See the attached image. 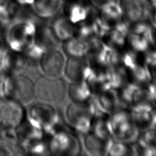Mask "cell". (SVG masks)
<instances>
[{"instance_id":"obj_5","label":"cell","mask_w":156,"mask_h":156,"mask_svg":"<svg viewBox=\"0 0 156 156\" xmlns=\"http://www.w3.org/2000/svg\"><path fill=\"white\" fill-rule=\"evenodd\" d=\"M35 98V83L33 80L23 74H12L7 98L23 105L30 103Z\"/></svg>"},{"instance_id":"obj_7","label":"cell","mask_w":156,"mask_h":156,"mask_svg":"<svg viewBox=\"0 0 156 156\" xmlns=\"http://www.w3.org/2000/svg\"><path fill=\"white\" fill-rule=\"evenodd\" d=\"M66 57L58 48L45 52L39 60L41 71L45 76L58 77L63 73Z\"/></svg>"},{"instance_id":"obj_9","label":"cell","mask_w":156,"mask_h":156,"mask_svg":"<svg viewBox=\"0 0 156 156\" xmlns=\"http://www.w3.org/2000/svg\"><path fill=\"white\" fill-rule=\"evenodd\" d=\"M60 41L51 25L40 24L37 25L32 45L44 54L49 50L57 48Z\"/></svg>"},{"instance_id":"obj_16","label":"cell","mask_w":156,"mask_h":156,"mask_svg":"<svg viewBox=\"0 0 156 156\" xmlns=\"http://www.w3.org/2000/svg\"><path fill=\"white\" fill-rule=\"evenodd\" d=\"M10 74L0 73V99L7 98L9 96Z\"/></svg>"},{"instance_id":"obj_2","label":"cell","mask_w":156,"mask_h":156,"mask_svg":"<svg viewBox=\"0 0 156 156\" xmlns=\"http://www.w3.org/2000/svg\"><path fill=\"white\" fill-rule=\"evenodd\" d=\"M26 118L47 135H51L60 128V115L51 104L41 102L34 104L26 113Z\"/></svg>"},{"instance_id":"obj_13","label":"cell","mask_w":156,"mask_h":156,"mask_svg":"<svg viewBox=\"0 0 156 156\" xmlns=\"http://www.w3.org/2000/svg\"><path fill=\"white\" fill-rule=\"evenodd\" d=\"M85 62L82 57L69 56L66 60L63 73L71 82L83 80L85 76Z\"/></svg>"},{"instance_id":"obj_14","label":"cell","mask_w":156,"mask_h":156,"mask_svg":"<svg viewBox=\"0 0 156 156\" xmlns=\"http://www.w3.org/2000/svg\"><path fill=\"white\" fill-rule=\"evenodd\" d=\"M63 42V50L69 56L82 57L86 52L87 45L80 37L76 36Z\"/></svg>"},{"instance_id":"obj_12","label":"cell","mask_w":156,"mask_h":156,"mask_svg":"<svg viewBox=\"0 0 156 156\" xmlns=\"http://www.w3.org/2000/svg\"><path fill=\"white\" fill-rule=\"evenodd\" d=\"M52 20L51 26L60 41H65L76 36V25L66 19L61 13Z\"/></svg>"},{"instance_id":"obj_1","label":"cell","mask_w":156,"mask_h":156,"mask_svg":"<svg viewBox=\"0 0 156 156\" xmlns=\"http://www.w3.org/2000/svg\"><path fill=\"white\" fill-rule=\"evenodd\" d=\"M37 25L33 20L15 18L6 29L4 37L9 49L23 54L33 43Z\"/></svg>"},{"instance_id":"obj_3","label":"cell","mask_w":156,"mask_h":156,"mask_svg":"<svg viewBox=\"0 0 156 156\" xmlns=\"http://www.w3.org/2000/svg\"><path fill=\"white\" fill-rule=\"evenodd\" d=\"M48 147L50 154L75 156L81 151V143L74 132L60 127L50 135Z\"/></svg>"},{"instance_id":"obj_8","label":"cell","mask_w":156,"mask_h":156,"mask_svg":"<svg viewBox=\"0 0 156 156\" xmlns=\"http://www.w3.org/2000/svg\"><path fill=\"white\" fill-rule=\"evenodd\" d=\"M66 117L71 128L80 132H87L90 125V115L87 107L83 102H73L66 110Z\"/></svg>"},{"instance_id":"obj_18","label":"cell","mask_w":156,"mask_h":156,"mask_svg":"<svg viewBox=\"0 0 156 156\" xmlns=\"http://www.w3.org/2000/svg\"><path fill=\"white\" fill-rule=\"evenodd\" d=\"M2 132H1V130H0V140H2Z\"/></svg>"},{"instance_id":"obj_6","label":"cell","mask_w":156,"mask_h":156,"mask_svg":"<svg viewBox=\"0 0 156 156\" xmlns=\"http://www.w3.org/2000/svg\"><path fill=\"white\" fill-rule=\"evenodd\" d=\"M26 118V113L22 104L10 99H0V127L15 129Z\"/></svg>"},{"instance_id":"obj_10","label":"cell","mask_w":156,"mask_h":156,"mask_svg":"<svg viewBox=\"0 0 156 156\" xmlns=\"http://www.w3.org/2000/svg\"><path fill=\"white\" fill-rule=\"evenodd\" d=\"M87 12L84 0L64 1L60 12L66 19L76 26L85 20Z\"/></svg>"},{"instance_id":"obj_4","label":"cell","mask_w":156,"mask_h":156,"mask_svg":"<svg viewBox=\"0 0 156 156\" xmlns=\"http://www.w3.org/2000/svg\"><path fill=\"white\" fill-rule=\"evenodd\" d=\"M35 83V98L43 102L48 104L60 101L65 94L63 80L58 77L41 76Z\"/></svg>"},{"instance_id":"obj_19","label":"cell","mask_w":156,"mask_h":156,"mask_svg":"<svg viewBox=\"0 0 156 156\" xmlns=\"http://www.w3.org/2000/svg\"><path fill=\"white\" fill-rule=\"evenodd\" d=\"M62 1H66V0H62Z\"/></svg>"},{"instance_id":"obj_15","label":"cell","mask_w":156,"mask_h":156,"mask_svg":"<svg viewBox=\"0 0 156 156\" xmlns=\"http://www.w3.org/2000/svg\"><path fill=\"white\" fill-rule=\"evenodd\" d=\"M68 93L69 98L74 102H83L89 95L88 88L83 80L71 82Z\"/></svg>"},{"instance_id":"obj_11","label":"cell","mask_w":156,"mask_h":156,"mask_svg":"<svg viewBox=\"0 0 156 156\" xmlns=\"http://www.w3.org/2000/svg\"><path fill=\"white\" fill-rule=\"evenodd\" d=\"M62 0H35L32 7L41 20H52L60 13Z\"/></svg>"},{"instance_id":"obj_17","label":"cell","mask_w":156,"mask_h":156,"mask_svg":"<svg viewBox=\"0 0 156 156\" xmlns=\"http://www.w3.org/2000/svg\"><path fill=\"white\" fill-rule=\"evenodd\" d=\"M19 6H32L35 0H15Z\"/></svg>"}]
</instances>
